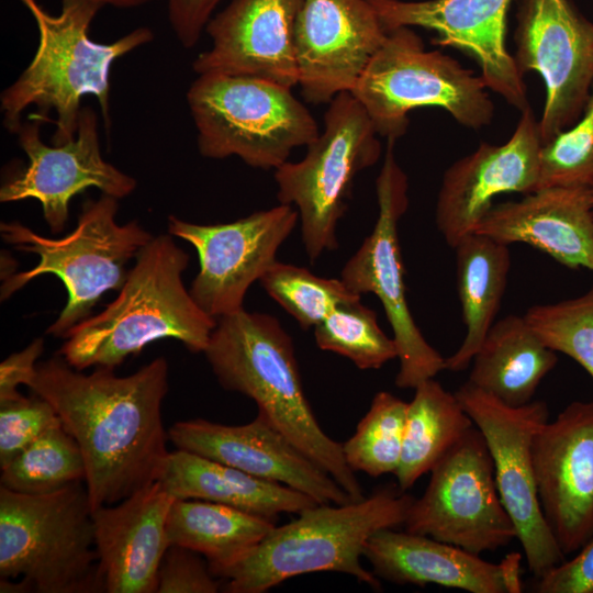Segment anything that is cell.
Here are the masks:
<instances>
[{"label":"cell","mask_w":593,"mask_h":593,"mask_svg":"<svg viewBox=\"0 0 593 593\" xmlns=\"http://www.w3.org/2000/svg\"><path fill=\"white\" fill-rule=\"evenodd\" d=\"M27 388L54 406L78 444L92 510L158 481L170 452L161 412L164 357L120 377L105 367L83 373L57 354L37 363Z\"/></svg>","instance_id":"cell-1"},{"label":"cell","mask_w":593,"mask_h":593,"mask_svg":"<svg viewBox=\"0 0 593 593\" xmlns=\"http://www.w3.org/2000/svg\"><path fill=\"white\" fill-rule=\"evenodd\" d=\"M33 16L38 32L36 52L20 76L2 92L0 110L3 125L18 133L22 113L35 108L34 116L46 122L55 113L54 145L77 134L82 110L81 99L94 96L105 130L111 126L110 75L113 63L154 40L149 27L132 30L111 43H97L89 27L103 7L92 0H61L55 15L37 0H19Z\"/></svg>","instance_id":"cell-2"},{"label":"cell","mask_w":593,"mask_h":593,"mask_svg":"<svg viewBox=\"0 0 593 593\" xmlns=\"http://www.w3.org/2000/svg\"><path fill=\"white\" fill-rule=\"evenodd\" d=\"M189 255L170 234L154 236L139 251L118 296L67 334L58 350L71 367L114 369L148 344L174 338L203 353L216 320L184 287Z\"/></svg>","instance_id":"cell-3"},{"label":"cell","mask_w":593,"mask_h":593,"mask_svg":"<svg viewBox=\"0 0 593 593\" xmlns=\"http://www.w3.org/2000/svg\"><path fill=\"white\" fill-rule=\"evenodd\" d=\"M203 354L222 388L251 399L353 501L366 497L343 444L318 424L304 393L292 338L275 316L243 309L217 318Z\"/></svg>","instance_id":"cell-4"},{"label":"cell","mask_w":593,"mask_h":593,"mask_svg":"<svg viewBox=\"0 0 593 593\" xmlns=\"http://www.w3.org/2000/svg\"><path fill=\"white\" fill-rule=\"evenodd\" d=\"M414 497L385 485L360 501L316 504L273 529L244 558L215 573L227 593H265L306 573L339 572L374 591L381 583L361 564L363 548L377 532L404 525Z\"/></svg>","instance_id":"cell-5"},{"label":"cell","mask_w":593,"mask_h":593,"mask_svg":"<svg viewBox=\"0 0 593 593\" xmlns=\"http://www.w3.org/2000/svg\"><path fill=\"white\" fill-rule=\"evenodd\" d=\"M118 200L103 193L97 200H87L77 226L60 238L45 237L16 221L2 222V239L40 259L35 267L4 279L1 300L42 275L57 276L68 299L46 333L65 338L71 328L91 315L107 291L121 289L130 270L126 265L154 237L137 221L116 223Z\"/></svg>","instance_id":"cell-6"},{"label":"cell","mask_w":593,"mask_h":593,"mask_svg":"<svg viewBox=\"0 0 593 593\" xmlns=\"http://www.w3.org/2000/svg\"><path fill=\"white\" fill-rule=\"evenodd\" d=\"M40 593L102 592L85 482L22 494L0 485V579Z\"/></svg>","instance_id":"cell-7"},{"label":"cell","mask_w":593,"mask_h":593,"mask_svg":"<svg viewBox=\"0 0 593 593\" xmlns=\"http://www.w3.org/2000/svg\"><path fill=\"white\" fill-rule=\"evenodd\" d=\"M265 79L219 74L199 75L187 92L205 158L236 156L259 169H277L291 152L307 146L318 126L291 91Z\"/></svg>","instance_id":"cell-8"},{"label":"cell","mask_w":593,"mask_h":593,"mask_svg":"<svg viewBox=\"0 0 593 593\" xmlns=\"http://www.w3.org/2000/svg\"><path fill=\"white\" fill-rule=\"evenodd\" d=\"M481 76L440 51H427L412 27L388 32L355 88L379 136L402 137L409 112L422 107L447 111L462 126L480 130L494 118Z\"/></svg>","instance_id":"cell-9"},{"label":"cell","mask_w":593,"mask_h":593,"mask_svg":"<svg viewBox=\"0 0 593 593\" xmlns=\"http://www.w3.org/2000/svg\"><path fill=\"white\" fill-rule=\"evenodd\" d=\"M378 136L363 105L344 91L329 102L324 130L306 146L305 157L275 170L278 201L298 210L312 262L337 249L336 228L348 209L355 178L381 156Z\"/></svg>","instance_id":"cell-10"},{"label":"cell","mask_w":593,"mask_h":593,"mask_svg":"<svg viewBox=\"0 0 593 593\" xmlns=\"http://www.w3.org/2000/svg\"><path fill=\"white\" fill-rule=\"evenodd\" d=\"M394 144L395 139H387L383 165L376 180L377 222L345 264L340 279L357 294L373 293L378 296L398 347L400 369L395 385L415 389L445 370V358L424 338L406 301L398 223L409 205V183L395 159Z\"/></svg>","instance_id":"cell-11"},{"label":"cell","mask_w":593,"mask_h":593,"mask_svg":"<svg viewBox=\"0 0 593 593\" xmlns=\"http://www.w3.org/2000/svg\"><path fill=\"white\" fill-rule=\"evenodd\" d=\"M424 494L413 501L405 530L474 555L506 547L517 537L495 483L494 463L475 426L434 466Z\"/></svg>","instance_id":"cell-12"},{"label":"cell","mask_w":593,"mask_h":593,"mask_svg":"<svg viewBox=\"0 0 593 593\" xmlns=\"http://www.w3.org/2000/svg\"><path fill=\"white\" fill-rule=\"evenodd\" d=\"M455 395L486 441L501 501L529 571L540 578L566 560L541 513L534 477L533 439L548 421V406L544 401L511 406L468 380Z\"/></svg>","instance_id":"cell-13"},{"label":"cell","mask_w":593,"mask_h":593,"mask_svg":"<svg viewBox=\"0 0 593 593\" xmlns=\"http://www.w3.org/2000/svg\"><path fill=\"white\" fill-rule=\"evenodd\" d=\"M516 19V66L522 76L538 72L546 86L544 145L583 113L593 85V22L569 0H522Z\"/></svg>","instance_id":"cell-14"},{"label":"cell","mask_w":593,"mask_h":593,"mask_svg":"<svg viewBox=\"0 0 593 593\" xmlns=\"http://www.w3.org/2000/svg\"><path fill=\"white\" fill-rule=\"evenodd\" d=\"M298 220V210L281 203L222 224H195L170 215L168 233L188 242L199 256L200 268L189 290L197 304L215 320L243 310L247 290L278 261V249Z\"/></svg>","instance_id":"cell-15"},{"label":"cell","mask_w":593,"mask_h":593,"mask_svg":"<svg viewBox=\"0 0 593 593\" xmlns=\"http://www.w3.org/2000/svg\"><path fill=\"white\" fill-rule=\"evenodd\" d=\"M43 123L32 114L30 121L21 124L16 134L27 164L1 186L2 203L37 200L51 232L56 234L68 222L71 199L88 188L116 199L135 190L133 177L103 159L98 116L91 108H82L77 134L61 145L43 142Z\"/></svg>","instance_id":"cell-16"},{"label":"cell","mask_w":593,"mask_h":593,"mask_svg":"<svg viewBox=\"0 0 593 593\" xmlns=\"http://www.w3.org/2000/svg\"><path fill=\"white\" fill-rule=\"evenodd\" d=\"M532 456L545 521L562 553L574 555L593 536V401L571 402L542 423Z\"/></svg>","instance_id":"cell-17"},{"label":"cell","mask_w":593,"mask_h":593,"mask_svg":"<svg viewBox=\"0 0 593 593\" xmlns=\"http://www.w3.org/2000/svg\"><path fill=\"white\" fill-rule=\"evenodd\" d=\"M541 148L539 120L528 107L508 141L499 145L482 142L445 170L435 222L448 246L454 248L475 231L497 195L537 190Z\"/></svg>","instance_id":"cell-18"},{"label":"cell","mask_w":593,"mask_h":593,"mask_svg":"<svg viewBox=\"0 0 593 593\" xmlns=\"http://www.w3.org/2000/svg\"><path fill=\"white\" fill-rule=\"evenodd\" d=\"M387 32L422 27L432 43L454 47L475 60L488 89L523 112L529 107L526 83L505 44L513 0H367Z\"/></svg>","instance_id":"cell-19"},{"label":"cell","mask_w":593,"mask_h":593,"mask_svg":"<svg viewBox=\"0 0 593 593\" xmlns=\"http://www.w3.org/2000/svg\"><path fill=\"white\" fill-rule=\"evenodd\" d=\"M387 35L367 0H301L294 53L303 98L329 103L351 91Z\"/></svg>","instance_id":"cell-20"},{"label":"cell","mask_w":593,"mask_h":593,"mask_svg":"<svg viewBox=\"0 0 593 593\" xmlns=\"http://www.w3.org/2000/svg\"><path fill=\"white\" fill-rule=\"evenodd\" d=\"M168 437L176 449L290 486L318 504L353 502L332 475L296 448L259 411L244 425H224L203 418L180 421L169 428Z\"/></svg>","instance_id":"cell-21"},{"label":"cell","mask_w":593,"mask_h":593,"mask_svg":"<svg viewBox=\"0 0 593 593\" xmlns=\"http://www.w3.org/2000/svg\"><path fill=\"white\" fill-rule=\"evenodd\" d=\"M301 0H232L209 21V49L192 63L199 75L265 79L292 88L299 83L294 23Z\"/></svg>","instance_id":"cell-22"},{"label":"cell","mask_w":593,"mask_h":593,"mask_svg":"<svg viewBox=\"0 0 593 593\" xmlns=\"http://www.w3.org/2000/svg\"><path fill=\"white\" fill-rule=\"evenodd\" d=\"M175 500L156 481L121 502L92 510L102 592L156 593L170 546L167 519Z\"/></svg>","instance_id":"cell-23"},{"label":"cell","mask_w":593,"mask_h":593,"mask_svg":"<svg viewBox=\"0 0 593 593\" xmlns=\"http://www.w3.org/2000/svg\"><path fill=\"white\" fill-rule=\"evenodd\" d=\"M362 556L373 574L396 584L429 583L470 593H519L521 555L500 563L432 537L385 528L366 542Z\"/></svg>","instance_id":"cell-24"},{"label":"cell","mask_w":593,"mask_h":593,"mask_svg":"<svg viewBox=\"0 0 593 593\" xmlns=\"http://www.w3.org/2000/svg\"><path fill=\"white\" fill-rule=\"evenodd\" d=\"M473 233L533 246L571 269L593 271L592 190L549 187L491 208Z\"/></svg>","instance_id":"cell-25"},{"label":"cell","mask_w":593,"mask_h":593,"mask_svg":"<svg viewBox=\"0 0 593 593\" xmlns=\"http://www.w3.org/2000/svg\"><path fill=\"white\" fill-rule=\"evenodd\" d=\"M158 481L176 500L215 502L272 523L281 514L298 515L318 504L290 486L180 449L169 452Z\"/></svg>","instance_id":"cell-26"},{"label":"cell","mask_w":593,"mask_h":593,"mask_svg":"<svg viewBox=\"0 0 593 593\" xmlns=\"http://www.w3.org/2000/svg\"><path fill=\"white\" fill-rule=\"evenodd\" d=\"M558 357L526 318L507 315L494 322L472 358L468 381L511 406L533 401Z\"/></svg>","instance_id":"cell-27"},{"label":"cell","mask_w":593,"mask_h":593,"mask_svg":"<svg viewBox=\"0 0 593 593\" xmlns=\"http://www.w3.org/2000/svg\"><path fill=\"white\" fill-rule=\"evenodd\" d=\"M456 282L461 304L465 338L445 370L467 369L501 307L511 268L508 245L490 236L471 233L455 247Z\"/></svg>","instance_id":"cell-28"},{"label":"cell","mask_w":593,"mask_h":593,"mask_svg":"<svg viewBox=\"0 0 593 593\" xmlns=\"http://www.w3.org/2000/svg\"><path fill=\"white\" fill-rule=\"evenodd\" d=\"M276 523L204 500H175L167 519L170 545L203 556L215 575L253 550Z\"/></svg>","instance_id":"cell-29"},{"label":"cell","mask_w":593,"mask_h":593,"mask_svg":"<svg viewBox=\"0 0 593 593\" xmlns=\"http://www.w3.org/2000/svg\"><path fill=\"white\" fill-rule=\"evenodd\" d=\"M407 405L398 485L406 491L474 426L455 393L427 379Z\"/></svg>","instance_id":"cell-30"},{"label":"cell","mask_w":593,"mask_h":593,"mask_svg":"<svg viewBox=\"0 0 593 593\" xmlns=\"http://www.w3.org/2000/svg\"><path fill=\"white\" fill-rule=\"evenodd\" d=\"M80 448L63 427L53 428L1 468L0 485L22 494H45L85 482Z\"/></svg>","instance_id":"cell-31"},{"label":"cell","mask_w":593,"mask_h":593,"mask_svg":"<svg viewBox=\"0 0 593 593\" xmlns=\"http://www.w3.org/2000/svg\"><path fill=\"white\" fill-rule=\"evenodd\" d=\"M409 403L390 392H378L356 432L345 443L347 465L370 477L394 473L400 463Z\"/></svg>","instance_id":"cell-32"},{"label":"cell","mask_w":593,"mask_h":593,"mask_svg":"<svg viewBox=\"0 0 593 593\" xmlns=\"http://www.w3.org/2000/svg\"><path fill=\"white\" fill-rule=\"evenodd\" d=\"M314 328L316 345L351 360L361 369H379L398 358V347L379 326L377 313L360 298L339 303Z\"/></svg>","instance_id":"cell-33"},{"label":"cell","mask_w":593,"mask_h":593,"mask_svg":"<svg viewBox=\"0 0 593 593\" xmlns=\"http://www.w3.org/2000/svg\"><path fill=\"white\" fill-rule=\"evenodd\" d=\"M259 282L303 329L316 326L339 303L360 298L342 279L318 277L306 268L279 261Z\"/></svg>","instance_id":"cell-34"},{"label":"cell","mask_w":593,"mask_h":593,"mask_svg":"<svg viewBox=\"0 0 593 593\" xmlns=\"http://www.w3.org/2000/svg\"><path fill=\"white\" fill-rule=\"evenodd\" d=\"M524 317L547 347L569 356L593 378V286L578 298L533 305Z\"/></svg>","instance_id":"cell-35"},{"label":"cell","mask_w":593,"mask_h":593,"mask_svg":"<svg viewBox=\"0 0 593 593\" xmlns=\"http://www.w3.org/2000/svg\"><path fill=\"white\" fill-rule=\"evenodd\" d=\"M593 189V85L580 119L542 145L538 188Z\"/></svg>","instance_id":"cell-36"},{"label":"cell","mask_w":593,"mask_h":593,"mask_svg":"<svg viewBox=\"0 0 593 593\" xmlns=\"http://www.w3.org/2000/svg\"><path fill=\"white\" fill-rule=\"evenodd\" d=\"M63 424L54 406L34 393L0 403V468L43 434Z\"/></svg>","instance_id":"cell-37"},{"label":"cell","mask_w":593,"mask_h":593,"mask_svg":"<svg viewBox=\"0 0 593 593\" xmlns=\"http://www.w3.org/2000/svg\"><path fill=\"white\" fill-rule=\"evenodd\" d=\"M216 579L203 556L170 545L159 568L156 593H216L221 588Z\"/></svg>","instance_id":"cell-38"},{"label":"cell","mask_w":593,"mask_h":593,"mask_svg":"<svg viewBox=\"0 0 593 593\" xmlns=\"http://www.w3.org/2000/svg\"><path fill=\"white\" fill-rule=\"evenodd\" d=\"M536 593H593V536L570 560L536 579Z\"/></svg>","instance_id":"cell-39"},{"label":"cell","mask_w":593,"mask_h":593,"mask_svg":"<svg viewBox=\"0 0 593 593\" xmlns=\"http://www.w3.org/2000/svg\"><path fill=\"white\" fill-rule=\"evenodd\" d=\"M223 0H167L169 24L184 48L194 47Z\"/></svg>","instance_id":"cell-40"},{"label":"cell","mask_w":593,"mask_h":593,"mask_svg":"<svg viewBox=\"0 0 593 593\" xmlns=\"http://www.w3.org/2000/svg\"><path fill=\"white\" fill-rule=\"evenodd\" d=\"M44 351L43 338L34 339L24 349L7 357L0 365V403L22 396L18 387L32 380L38 358Z\"/></svg>","instance_id":"cell-41"},{"label":"cell","mask_w":593,"mask_h":593,"mask_svg":"<svg viewBox=\"0 0 593 593\" xmlns=\"http://www.w3.org/2000/svg\"><path fill=\"white\" fill-rule=\"evenodd\" d=\"M102 7L109 5L118 9H132L158 0H92Z\"/></svg>","instance_id":"cell-42"},{"label":"cell","mask_w":593,"mask_h":593,"mask_svg":"<svg viewBox=\"0 0 593 593\" xmlns=\"http://www.w3.org/2000/svg\"><path fill=\"white\" fill-rule=\"evenodd\" d=\"M592 208H593V189H592Z\"/></svg>","instance_id":"cell-43"}]
</instances>
